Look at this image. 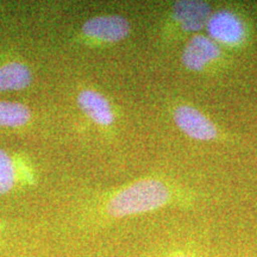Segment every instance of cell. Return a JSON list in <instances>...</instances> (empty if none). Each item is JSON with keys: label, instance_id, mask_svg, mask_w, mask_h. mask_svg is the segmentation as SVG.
I'll return each instance as SVG.
<instances>
[{"label": "cell", "instance_id": "obj_1", "mask_svg": "<svg viewBox=\"0 0 257 257\" xmlns=\"http://www.w3.org/2000/svg\"><path fill=\"white\" fill-rule=\"evenodd\" d=\"M192 202V195L182 188L170 187L159 179H142L112 193L102 205V214L108 219H121Z\"/></svg>", "mask_w": 257, "mask_h": 257}, {"label": "cell", "instance_id": "obj_2", "mask_svg": "<svg viewBox=\"0 0 257 257\" xmlns=\"http://www.w3.org/2000/svg\"><path fill=\"white\" fill-rule=\"evenodd\" d=\"M173 120L186 136L201 142H212L220 138L218 126L204 112L189 104L176 105L173 110Z\"/></svg>", "mask_w": 257, "mask_h": 257}, {"label": "cell", "instance_id": "obj_3", "mask_svg": "<svg viewBox=\"0 0 257 257\" xmlns=\"http://www.w3.org/2000/svg\"><path fill=\"white\" fill-rule=\"evenodd\" d=\"M207 36L219 46L239 47L248 40V27L236 12L221 10L208 19Z\"/></svg>", "mask_w": 257, "mask_h": 257}, {"label": "cell", "instance_id": "obj_4", "mask_svg": "<svg viewBox=\"0 0 257 257\" xmlns=\"http://www.w3.org/2000/svg\"><path fill=\"white\" fill-rule=\"evenodd\" d=\"M223 59L219 44L206 35L197 34L189 38L181 55V62L189 72L210 70Z\"/></svg>", "mask_w": 257, "mask_h": 257}, {"label": "cell", "instance_id": "obj_5", "mask_svg": "<svg viewBox=\"0 0 257 257\" xmlns=\"http://www.w3.org/2000/svg\"><path fill=\"white\" fill-rule=\"evenodd\" d=\"M130 23L118 15L95 16L82 24V34L100 43H117L130 34Z\"/></svg>", "mask_w": 257, "mask_h": 257}, {"label": "cell", "instance_id": "obj_6", "mask_svg": "<svg viewBox=\"0 0 257 257\" xmlns=\"http://www.w3.org/2000/svg\"><path fill=\"white\" fill-rule=\"evenodd\" d=\"M212 15L211 6L205 2L181 0L174 3L172 8L173 22L181 34L197 35L206 28Z\"/></svg>", "mask_w": 257, "mask_h": 257}, {"label": "cell", "instance_id": "obj_7", "mask_svg": "<svg viewBox=\"0 0 257 257\" xmlns=\"http://www.w3.org/2000/svg\"><path fill=\"white\" fill-rule=\"evenodd\" d=\"M78 104L83 113L100 126H110L114 123L112 106L98 91L85 89L78 95Z\"/></svg>", "mask_w": 257, "mask_h": 257}, {"label": "cell", "instance_id": "obj_8", "mask_svg": "<svg viewBox=\"0 0 257 257\" xmlns=\"http://www.w3.org/2000/svg\"><path fill=\"white\" fill-rule=\"evenodd\" d=\"M31 80V70L24 63L9 62L0 66V92L22 91Z\"/></svg>", "mask_w": 257, "mask_h": 257}, {"label": "cell", "instance_id": "obj_9", "mask_svg": "<svg viewBox=\"0 0 257 257\" xmlns=\"http://www.w3.org/2000/svg\"><path fill=\"white\" fill-rule=\"evenodd\" d=\"M31 112L28 106L19 102L0 101V127H19L30 120Z\"/></svg>", "mask_w": 257, "mask_h": 257}, {"label": "cell", "instance_id": "obj_10", "mask_svg": "<svg viewBox=\"0 0 257 257\" xmlns=\"http://www.w3.org/2000/svg\"><path fill=\"white\" fill-rule=\"evenodd\" d=\"M17 170L14 159L8 152L0 148V195L8 194L14 188Z\"/></svg>", "mask_w": 257, "mask_h": 257}, {"label": "cell", "instance_id": "obj_11", "mask_svg": "<svg viewBox=\"0 0 257 257\" xmlns=\"http://www.w3.org/2000/svg\"><path fill=\"white\" fill-rule=\"evenodd\" d=\"M160 257H210L201 250L188 245H181L178 248H173L162 253Z\"/></svg>", "mask_w": 257, "mask_h": 257}]
</instances>
